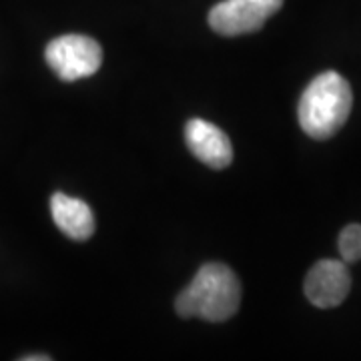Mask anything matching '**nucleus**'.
<instances>
[{
	"label": "nucleus",
	"instance_id": "4",
	"mask_svg": "<svg viewBox=\"0 0 361 361\" xmlns=\"http://www.w3.org/2000/svg\"><path fill=\"white\" fill-rule=\"evenodd\" d=\"M283 0H223L209 13V26L221 37H243L263 28Z\"/></svg>",
	"mask_w": 361,
	"mask_h": 361
},
{
	"label": "nucleus",
	"instance_id": "6",
	"mask_svg": "<svg viewBox=\"0 0 361 361\" xmlns=\"http://www.w3.org/2000/svg\"><path fill=\"white\" fill-rule=\"evenodd\" d=\"M189 151L211 169H225L233 161V145L223 130L203 118H191L185 125Z\"/></svg>",
	"mask_w": 361,
	"mask_h": 361
},
{
	"label": "nucleus",
	"instance_id": "3",
	"mask_svg": "<svg viewBox=\"0 0 361 361\" xmlns=\"http://www.w3.org/2000/svg\"><path fill=\"white\" fill-rule=\"evenodd\" d=\"M47 65L65 82L92 77L103 65L101 44L85 35H63L51 40L44 51Z\"/></svg>",
	"mask_w": 361,
	"mask_h": 361
},
{
	"label": "nucleus",
	"instance_id": "7",
	"mask_svg": "<svg viewBox=\"0 0 361 361\" xmlns=\"http://www.w3.org/2000/svg\"><path fill=\"white\" fill-rule=\"evenodd\" d=\"M51 215L54 225L73 241H87L94 233V215L89 203L65 193L51 197Z\"/></svg>",
	"mask_w": 361,
	"mask_h": 361
},
{
	"label": "nucleus",
	"instance_id": "8",
	"mask_svg": "<svg viewBox=\"0 0 361 361\" xmlns=\"http://www.w3.org/2000/svg\"><path fill=\"white\" fill-rule=\"evenodd\" d=\"M339 255L345 263H355L361 259V225L351 223L339 233Z\"/></svg>",
	"mask_w": 361,
	"mask_h": 361
},
{
	"label": "nucleus",
	"instance_id": "2",
	"mask_svg": "<svg viewBox=\"0 0 361 361\" xmlns=\"http://www.w3.org/2000/svg\"><path fill=\"white\" fill-rule=\"evenodd\" d=\"M351 104L353 94L348 80L336 71L322 73L311 80L299 99V125L311 139L325 141L345 125Z\"/></svg>",
	"mask_w": 361,
	"mask_h": 361
},
{
	"label": "nucleus",
	"instance_id": "1",
	"mask_svg": "<svg viewBox=\"0 0 361 361\" xmlns=\"http://www.w3.org/2000/svg\"><path fill=\"white\" fill-rule=\"evenodd\" d=\"M239 305L241 283L231 267L223 263H205L175 299V311L180 317H201L211 323L231 319Z\"/></svg>",
	"mask_w": 361,
	"mask_h": 361
},
{
	"label": "nucleus",
	"instance_id": "9",
	"mask_svg": "<svg viewBox=\"0 0 361 361\" xmlns=\"http://www.w3.org/2000/svg\"><path fill=\"white\" fill-rule=\"evenodd\" d=\"M23 360L25 361H49L51 357H49V355H25Z\"/></svg>",
	"mask_w": 361,
	"mask_h": 361
},
{
	"label": "nucleus",
	"instance_id": "5",
	"mask_svg": "<svg viewBox=\"0 0 361 361\" xmlns=\"http://www.w3.org/2000/svg\"><path fill=\"white\" fill-rule=\"evenodd\" d=\"M351 289V275L348 263L341 259H322L307 273L303 291L319 310H331L345 301Z\"/></svg>",
	"mask_w": 361,
	"mask_h": 361
}]
</instances>
